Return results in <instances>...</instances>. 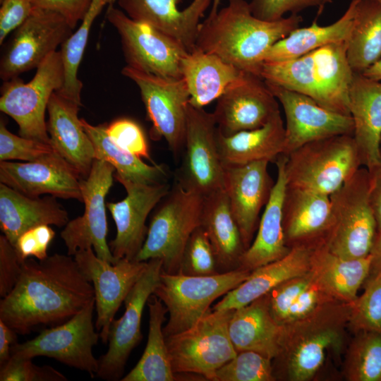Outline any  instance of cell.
<instances>
[{
	"label": "cell",
	"mask_w": 381,
	"mask_h": 381,
	"mask_svg": "<svg viewBox=\"0 0 381 381\" xmlns=\"http://www.w3.org/2000/svg\"><path fill=\"white\" fill-rule=\"evenodd\" d=\"M95 298L92 284L74 258L56 253L28 258L12 291L0 301V320L17 334L70 319Z\"/></svg>",
	"instance_id": "obj_1"
},
{
	"label": "cell",
	"mask_w": 381,
	"mask_h": 381,
	"mask_svg": "<svg viewBox=\"0 0 381 381\" xmlns=\"http://www.w3.org/2000/svg\"><path fill=\"white\" fill-rule=\"evenodd\" d=\"M302 20L298 14L276 21L262 20L252 14L246 0H228L225 7L210 12L200 23L195 47L260 77L266 52L299 28Z\"/></svg>",
	"instance_id": "obj_2"
},
{
	"label": "cell",
	"mask_w": 381,
	"mask_h": 381,
	"mask_svg": "<svg viewBox=\"0 0 381 381\" xmlns=\"http://www.w3.org/2000/svg\"><path fill=\"white\" fill-rule=\"evenodd\" d=\"M350 312L351 303L331 301L284 325L280 351L272 360L276 380H310L322 367L326 351L341 349Z\"/></svg>",
	"instance_id": "obj_3"
},
{
	"label": "cell",
	"mask_w": 381,
	"mask_h": 381,
	"mask_svg": "<svg viewBox=\"0 0 381 381\" xmlns=\"http://www.w3.org/2000/svg\"><path fill=\"white\" fill-rule=\"evenodd\" d=\"M346 42L329 44L294 59L263 62L260 77L306 95L329 110L350 115L348 95L353 72Z\"/></svg>",
	"instance_id": "obj_4"
},
{
	"label": "cell",
	"mask_w": 381,
	"mask_h": 381,
	"mask_svg": "<svg viewBox=\"0 0 381 381\" xmlns=\"http://www.w3.org/2000/svg\"><path fill=\"white\" fill-rule=\"evenodd\" d=\"M205 198L176 183L157 205L137 261L159 259L163 272L179 274L186 245L201 225Z\"/></svg>",
	"instance_id": "obj_5"
},
{
	"label": "cell",
	"mask_w": 381,
	"mask_h": 381,
	"mask_svg": "<svg viewBox=\"0 0 381 381\" xmlns=\"http://www.w3.org/2000/svg\"><path fill=\"white\" fill-rule=\"evenodd\" d=\"M286 156L288 187L327 195L363 167L358 147L350 134L308 143Z\"/></svg>",
	"instance_id": "obj_6"
},
{
	"label": "cell",
	"mask_w": 381,
	"mask_h": 381,
	"mask_svg": "<svg viewBox=\"0 0 381 381\" xmlns=\"http://www.w3.org/2000/svg\"><path fill=\"white\" fill-rule=\"evenodd\" d=\"M370 174L361 167L341 188L329 195L333 216L327 248L344 259L369 255L377 231L370 203Z\"/></svg>",
	"instance_id": "obj_7"
},
{
	"label": "cell",
	"mask_w": 381,
	"mask_h": 381,
	"mask_svg": "<svg viewBox=\"0 0 381 381\" xmlns=\"http://www.w3.org/2000/svg\"><path fill=\"white\" fill-rule=\"evenodd\" d=\"M250 271L236 269L207 276L169 274L162 271L155 294L166 306L169 319L165 337L195 325L210 312L211 304L248 279Z\"/></svg>",
	"instance_id": "obj_8"
},
{
	"label": "cell",
	"mask_w": 381,
	"mask_h": 381,
	"mask_svg": "<svg viewBox=\"0 0 381 381\" xmlns=\"http://www.w3.org/2000/svg\"><path fill=\"white\" fill-rule=\"evenodd\" d=\"M234 311L211 310L191 327L165 337L176 375L193 373L213 380L217 370L236 356L229 334Z\"/></svg>",
	"instance_id": "obj_9"
},
{
	"label": "cell",
	"mask_w": 381,
	"mask_h": 381,
	"mask_svg": "<svg viewBox=\"0 0 381 381\" xmlns=\"http://www.w3.org/2000/svg\"><path fill=\"white\" fill-rule=\"evenodd\" d=\"M64 82L60 51L49 55L28 83H25L18 76L4 81L0 110L17 123L19 135L51 144L45 112L51 96L62 87Z\"/></svg>",
	"instance_id": "obj_10"
},
{
	"label": "cell",
	"mask_w": 381,
	"mask_h": 381,
	"mask_svg": "<svg viewBox=\"0 0 381 381\" xmlns=\"http://www.w3.org/2000/svg\"><path fill=\"white\" fill-rule=\"evenodd\" d=\"M93 298L78 313L58 326L43 329L37 337L11 347V356L29 358L45 356L69 367L87 372L92 377L98 371L99 360L92 353L99 337L95 330Z\"/></svg>",
	"instance_id": "obj_11"
},
{
	"label": "cell",
	"mask_w": 381,
	"mask_h": 381,
	"mask_svg": "<svg viewBox=\"0 0 381 381\" xmlns=\"http://www.w3.org/2000/svg\"><path fill=\"white\" fill-rule=\"evenodd\" d=\"M213 113L188 103L183 155L176 182L204 198L224 190L225 168L217 146Z\"/></svg>",
	"instance_id": "obj_12"
},
{
	"label": "cell",
	"mask_w": 381,
	"mask_h": 381,
	"mask_svg": "<svg viewBox=\"0 0 381 381\" xmlns=\"http://www.w3.org/2000/svg\"><path fill=\"white\" fill-rule=\"evenodd\" d=\"M106 17L119 35L126 66L159 76L182 78L181 61L188 52L178 40L131 19L114 4L107 6Z\"/></svg>",
	"instance_id": "obj_13"
},
{
	"label": "cell",
	"mask_w": 381,
	"mask_h": 381,
	"mask_svg": "<svg viewBox=\"0 0 381 381\" xmlns=\"http://www.w3.org/2000/svg\"><path fill=\"white\" fill-rule=\"evenodd\" d=\"M121 73L138 87L155 138H163L177 156L183 148L190 95L183 78L157 75L126 66Z\"/></svg>",
	"instance_id": "obj_14"
},
{
	"label": "cell",
	"mask_w": 381,
	"mask_h": 381,
	"mask_svg": "<svg viewBox=\"0 0 381 381\" xmlns=\"http://www.w3.org/2000/svg\"><path fill=\"white\" fill-rule=\"evenodd\" d=\"M114 167L109 163L95 159L87 176L80 180L85 211L82 216L68 222L61 232L67 248V255L73 256L78 250L92 248L103 260L114 264L107 241V221L105 199L113 184Z\"/></svg>",
	"instance_id": "obj_15"
},
{
	"label": "cell",
	"mask_w": 381,
	"mask_h": 381,
	"mask_svg": "<svg viewBox=\"0 0 381 381\" xmlns=\"http://www.w3.org/2000/svg\"><path fill=\"white\" fill-rule=\"evenodd\" d=\"M73 30L60 14L34 7L28 19L14 30L1 57L0 78L6 81L37 68Z\"/></svg>",
	"instance_id": "obj_16"
},
{
	"label": "cell",
	"mask_w": 381,
	"mask_h": 381,
	"mask_svg": "<svg viewBox=\"0 0 381 381\" xmlns=\"http://www.w3.org/2000/svg\"><path fill=\"white\" fill-rule=\"evenodd\" d=\"M162 261L147 260V266L124 300L123 315L112 321L109 333L108 349L99 359L97 377L106 380L121 377L131 351L142 339L141 320L145 306L158 284Z\"/></svg>",
	"instance_id": "obj_17"
},
{
	"label": "cell",
	"mask_w": 381,
	"mask_h": 381,
	"mask_svg": "<svg viewBox=\"0 0 381 381\" xmlns=\"http://www.w3.org/2000/svg\"><path fill=\"white\" fill-rule=\"evenodd\" d=\"M73 258L95 291V327L107 344L111 324L121 303L145 272L147 261L122 258L112 264L99 258L92 248L78 250Z\"/></svg>",
	"instance_id": "obj_18"
},
{
	"label": "cell",
	"mask_w": 381,
	"mask_h": 381,
	"mask_svg": "<svg viewBox=\"0 0 381 381\" xmlns=\"http://www.w3.org/2000/svg\"><path fill=\"white\" fill-rule=\"evenodd\" d=\"M265 83L281 104L285 116L283 155H287L313 141L338 135H353V122L350 115L329 110L302 93Z\"/></svg>",
	"instance_id": "obj_19"
},
{
	"label": "cell",
	"mask_w": 381,
	"mask_h": 381,
	"mask_svg": "<svg viewBox=\"0 0 381 381\" xmlns=\"http://www.w3.org/2000/svg\"><path fill=\"white\" fill-rule=\"evenodd\" d=\"M114 178L124 187L126 196L107 204L116 228L115 238L109 246L117 260H135L147 236V218L171 188L167 182L145 184L116 175Z\"/></svg>",
	"instance_id": "obj_20"
},
{
	"label": "cell",
	"mask_w": 381,
	"mask_h": 381,
	"mask_svg": "<svg viewBox=\"0 0 381 381\" xmlns=\"http://www.w3.org/2000/svg\"><path fill=\"white\" fill-rule=\"evenodd\" d=\"M279 111L265 81L244 72L217 99L212 113L219 132L230 135L262 127Z\"/></svg>",
	"instance_id": "obj_21"
},
{
	"label": "cell",
	"mask_w": 381,
	"mask_h": 381,
	"mask_svg": "<svg viewBox=\"0 0 381 381\" xmlns=\"http://www.w3.org/2000/svg\"><path fill=\"white\" fill-rule=\"evenodd\" d=\"M80 176L56 152L31 162L1 161L0 181L31 198L49 195L83 202Z\"/></svg>",
	"instance_id": "obj_22"
},
{
	"label": "cell",
	"mask_w": 381,
	"mask_h": 381,
	"mask_svg": "<svg viewBox=\"0 0 381 381\" xmlns=\"http://www.w3.org/2000/svg\"><path fill=\"white\" fill-rule=\"evenodd\" d=\"M269 163L260 160L224 167V191L246 250L253 241L261 210L274 183L268 172Z\"/></svg>",
	"instance_id": "obj_23"
},
{
	"label": "cell",
	"mask_w": 381,
	"mask_h": 381,
	"mask_svg": "<svg viewBox=\"0 0 381 381\" xmlns=\"http://www.w3.org/2000/svg\"><path fill=\"white\" fill-rule=\"evenodd\" d=\"M212 0H117L131 19L176 39L188 52L195 47L200 19Z\"/></svg>",
	"instance_id": "obj_24"
},
{
	"label": "cell",
	"mask_w": 381,
	"mask_h": 381,
	"mask_svg": "<svg viewBox=\"0 0 381 381\" xmlns=\"http://www.w3.org/2000/svg\"><path fill=\"white\" fill-rule=\"evenodd\" d=\"M333 216L329 195L288 187L283 205V228L289 248L325 245Z\"/></svg>",
	"instance_id": "obj_25"
},
{
	"label": "cell",
	"mask_w": 381,
	"mask_h": 381,
	"mask_svg": "<svg viewBox=\"0 0 381 381\" xmlns=\"http://www.w3.org/2000/svg\"><path fill=\"white\" fill-rule=\"evenodd\" d=\"M348 97L353 136L363 167L371 171L381 166V80L353 73Z\"/></svg>",
	"instance_id": "obj_26"
},
{
	"label": "cell",
	"mask_w": 381,
	"mask_h": 381,
	"mask_svg": "<svg viewBox=\"0 0 381 381\" xmlns=\"http://www.w3.org/2000/svg\"><path fill=\"white\" fill-rule=\"evenodd\" d=\"M286 160V156L282 155L274 162L276 181L260 219L257 234L242 255L238 269L252 272L282 258L291 250L286 243L283 228V205L287 188Z\"/></svg>",
	"instance_id": "obj_27"
},
{
	"label": "cell",
	"mask_w": 381,
	"mask_h": 381,
	"mask_svg": "<svg viewBox=\"0 0 381 381\" xmlns=\"http://www.w3.org/2000/svg\"><path fill=\"white\" fill-rule=\"evenodd\" d=\"M80 107L54 92L47 106V128L55 152L80 176L86 178L95 159V152L78 118Z\"/></svg>",
	"instance_id": "obj_28"
},
{
	"label": "cell",
	"mask_w": 381,
	"mask_h": 381,
	"mask_svg": "<svg viewBox=\"0 0 381 381\" xmlns=\"http://www.w3.org/2000/svg\"><path fill=\"white\" fill-rule=\"evenodd\" d=\"M56 198L49 195L31 198L0 183V228L13 247L18 238L32 227L66 226L68 212Z\"/></svg>",
	"instance_id": "obj_29"
},
{
	"label": "cell",
	"mask_w": 381,
	"mask_h": 381,
	"mask_svg": "<svg viewBox=\"0 0 381 381\" xmlns=\"http://www.w3.org/2000/svg\"><path fill=\"white\" fill-rule=\"evenodd\" d=\"M313 249L294 247L282 258L255 269L247 279L227 292L212 310L238 309L265 296L280 283L307 273Z\"/></svg>",
	"instance_id": "obj_30"
},
{
	"label": "cell",
	"mask_w": 381,
	"mask_h": 381,
	"mask_svg": "<svg viewBox=\"0 0 381 381\" xmlns=\"http://www.w3.org/2000/svg\"><path fill=\"white\" fill-rule=\"evenodd\" d=\"M229 334L237 351H253L274 359L279 353L283 325L272 317L265 296L234 310Z\"/></svg>",
	"instance_id": "obj_31"
},
{
	"label": "cell",
	"mask_w": 381,
	"mask_h": 381,
	"mask_svg": "<svg viewBox=\"0 0 381 381\" xmlns=\"http://www.w3.org/2000/svg\"><path fill=\"white\" fill-rule=\"evenodd\" d=\"M217 146L224 167L260 160L275 162L284 154L285 128L280 111L262 127L224 135L217 128Z\"/></svg>",
	"instance_id": "obj_32"
},
{
	"label": "cell",
	"mask_w": 381,
	"mask_h": 381,
	"mask_svg": "<svg viewBox=\"0 0 381 381\" xmlns=\"http://www.w3.org/2000/svg\"><path fill=\"white\" fill-rule=\"evenodd\" d=\"M181 69L190 95L189 104L198 108L217 99L245 72L197 47L182 59Z\"/></svg>",
	"instance_id": "obj_33"
},
{
	"label": "cell",
	"mask_w": 381,
	"mask_h": 381,
	"mask_svg": "<svg viewBox=\"0 0 381 381\" xmlns=\"http://www.w3.org/2000/svg\"><path fill=\"white\" fill-rule=\"evenodd\" d=\"M201 226L212 246L219 272L238 269L246 248L224 190L205 198Z\"/></svg>",
	"instance_id": "obj_34"
},
{
	"label": "cell",
	"mask_w": 381,
	"mask_h": 381,
	"mask_svg": "<svg viewBox=\"0 0 381 381\" xmlns=\"http://www.w3.org/2000/svg\"><path fill=\"white\" fill-rule=\"evenodd\" d=\"M370 264V255L363 258L344 259L322 245L313 250L310 271L333 299L351 303L368 276Z\"/></svg>",
	"instance_id": "obj_35"
},
{
	"label": "cell",
	"mask_w": 381,
	"mask_h": 381,
	"mask_svg": "<svg viewBox=\"0 0 381 381\" xmlns=\"http://www.w3.org/2000/svg\"><path fill=\"white\" fill-rule=\"evenodd\" d=\"M357 1L351 0L344 14L330 25H320L315 19L308 27L295 29L268 49L263 62L294 59L325 45L347 42Z\"/></svg>",
	"instance_id": "obj_36"
},
{
	"label": "cell",
	"mask_w": 381,
	"mask_h": 381,
	"mask_svg": "<svg viewBox=\"0 0 381 381\" xmlns=\"http://www.w3.org/2000/svg\"><path fill=\"white\" fill-rule=\"evenodd\" d=\"M149 331L144 352L135 367L121 381H174L176 374L173 371L163 324L168 310L155 295L149 298Z\"/></svg>",
	"instance_id": "obj_37"
},
{
	"label": "cell",
	"mask_w": 381,
	"mask_h": 381,
	"mask_svg": "<svg viewBox=\"0 0 381 381\" xmlns=\"http://www.w3.org/2000/svg\"><path fill=\"white\" fill-rule=\"evenodd\" d=\"M346 57L353 73H363L381 60V3L377 0H358Z\"/></svg>",
	"instance_id": "obj_38"
},
{
	"label": "cell",
	"mask_w": 381,
	"mask_h": 381,
	"mask_svg": "<svg viewBox=\"0 0 381 381\" xmlns=\"http://www.w3.org/2000/svg\"><path fill=\"white\" fill-rule=\"evenodd\" d=\"M80 121L93 144L95 159L111 164L116 171L114 175L145 184L166 182L167 172L162 164H147L141 158L120 147L107 133V124L94 126L84 119H80Z\"/></svg>",
	"instance_id": "obj_39"
},
{
	"label": "cell",
	"mask_w": 381,
	"mask_h": 381,
	"mask_svg": "<svg viewBox=\"0 0 381 381\" xmlns=\"http://www.w3.org/2000/svg\"><path fill=\"white\" fill-rule=\"evenodd\" d=\"M116 0H92L88 11L76 31L61 44V54L64 68V82L56 93L82 106L83 83L78 77V71L87 43L91 27L105 6Z\"/></svg>",
	"instance_id": "obj_40"
},
{
	"label": "cell",
	"mask_w": 381,
	"mask_h": 381,
	"mask_svg": "<svg viewBox=\"0 0 381 381\" xmlns=\"http://www.w3.org/2000/svg\"><path fill=\"white\" fill-rule=\"evenodd\" d=\"M346 349L342 373L348 381H381V334H354Z\"/></svg>",
	"instance_id": "obj_41"
},
{
	"label": "cell",
	"mask_w": 381,
	"mask_h": 381,
	"mask_svg": "<svg viewBox=\"0 0 381 381\" xmlns=\"http://www.w3.org/2000/svg\"><path fill=\"white\" fill-rule=\"evenodd\" d=\"M272 359L253 351H242L215 373L213 381H274Z\"/></svg>",
	"instance_id": "obj_42"
},
{
	"label": "cell",
	"mask_w": 381,
	"mask_h": 381,
	"mask_svg": "<svg viewBox=\"0 0 381 381\" xmlns=\"http://www.w3.org/2000/svg\"><path fill=\"white\" fill-rule=\"evenodd\" d=\"M363 286V294L351 303L348 328L353 334H381V278L365 281Z\"/></svg>",
	"instance_id": "obj_43"
},
{
	"label": "cell",
	"mask_w": 381,
	"mask_h": 381,
	"mask_svg": "<svg viewBox=\"0 0 381 381\" xmlns=\"http://www.w3.org/2000/svg\"><path fill=\"white\" fill-rule=\"evenodd\" d=\"M219 273L214 252L205 229L198 226L190 235L183 253L180 273L207 276Z\"/></svg>",
	"instance_id": "obj_44"
},
{
	"label": "cell",
	"mask_w": 381,
	"mask_h": 381,
	"mask_svg": "<svg viewBox=\"0 0 381 381\" xmlns=\"http://www.w3.org/2000/svg\"><path fill=\"white\" fill-rule=\"evenodd\" d=\"M51 144L16 135L0 121V161L18 159L31 162L54 152Z\"/></svg>",
	"instance_id": "obj_45"
},
{
	"label": "cell",
	"mask_w": 381,
	"mask_h": 381,
	"mask_svg": "<svg viewBox=\"0 0 381 381\" xmlns=\"http://www.w3.org/2000/svg\"><path fill=\"white\" fill-rule=\"evenodd\" d=\"M312 279L313 275L309 270L304 274L280 283L265 295L270 311L279 325L284 324L291 306Z\"/></svg>",
	"instance_id": "obj_46"
},
{
	"label": "cell",
	"mask_w": 381,
	"mask_h": 381,
	"mask_svg": "<svg viewBox=\"0 0 381 381\" xmlns=\"http://www.w3.org/2000/svg\"><path fill=\"white\" fill-rule=\"evenodd\" d=\"M106 131L122 149L141 159L151 160L146 137L135 121L127 118L118 119L107 125Z\"/></svg>",
	"instance_id": "obj_47"
},
{
	"label": "cell",
	"mask_w": 381,
	"mask_h": 381,
	"mask_svg": "<svg viewBox=\"0 0 381 381\" xmlns=\"http://www.w3.org/2000/svg\"><path fill=\"white\" fill-rule=\"evenodd\" d=\"M333 0H251L249 2L252 14L262 20L276 21L287 13L298 14L308 8L317 7L320 16L325 6Z\"/></svg>",
	"instance_id": "obj_48"
},
{
	"label": "cell",
	"mask_w": 381,
	"mask_h": 381,
	"mask_svg": "<svg viewBox=\"0 0 381 381\" xmlns=\"http://www.w3.org/2000/svg\"><path fill=\"white\" fill-rule=\"evenodd\" d=\"M1 381H65L66 377L50 365H37L29 358L10 359L0 367Z\"/></svg>",
	"instance_id": "obj_49"
},
{
	"label": "cell",
	"mask_w": 381,
	"mask_h": 381,
	"mask_svg": "<svg viewBox=\"0 0 381 381\" xmlns=\"http://www.w3.org/2000/svg\"><path fill=\"white\" fill-rule=\"evenodd\" d=\"M54 236L55 231L49 225H39L23 233L18 238L14 248L23 262L30 257L42 260L49 256L48 248Z\"/></svg>",
	"instance_id": "obj_50"
},
{
	"label": "cell",
	"mask_w": 381,
	"mask_h": 381,
	"mask_svg": "<svg viewBox=\"0 0 381 381\" xmlns=\"http://www.w3.org/2000/svg\"><path fill=\"white\" fill-rule=\"evenodd\" d=\"M23 262L4 235L0 236V296H7L16 284Z\"/></svg>",
	"instance_id": "obj_51"
},
{
	"label": "cell",
	"mask_w": 381,
	"mask_h": 381,
	"mask_svg": "<svg viewBox=\"0 0 381 381\" xmlns=\"http://www.w3.org/2000/svg\"><path fill=\"white\" fill-rule=\"evenodd\" d=\"M331 301L336 300L329 296L313 277L311 282L301 291L291 306L284 325L308 316L322 305Z\"/></svg>",
	"instance_id": "obj_52"
},
{
	"label": "cell",
	"mask_w": 381,
	"mask_h": 381,
	"mask_svg": "<svg viewBox=\"0 0 381 381\" xmlns=\"http://www.w3.org/2000/svg\"><path fill=\"white\" fill-rule=\"evenodd\" d=\"M0 44L7 35L20 27L32 13V0H0Z\"/></svg>",
	"instance_id": "obj_53"
},
{
	"label": "cell",
	"mask_w": 381,
	"mask_h": 381,
	"mask_svg": "<svg viewBox=\"0 0 381 381\" xmlns=\"http://www.w3.org/2000/svg\"><path fill=\"white\" fill-rule=\"evenodd\" d=\"M92 1V0H32L34 7L60 14L73 30L85 17Z\"/></svg>",
	"instance_id": "obj_54"
},
{
	"label": "cell",
	"mask_w": 381,
	"mask_h": 381,
	"mask_svg": "<svg viewBox=\"0 0 381 381\" xmlns=\"http://www.w3.org/2000/svg\"><path fill=\"white\" fill-rule=\"evenodd\" d=\"M369 172L370 174V203L376 220L377 230L381 231V166Z\"/></svg>",
	"instance_id": "obj_55"
},
{
	"label": "cell",
	"mask_w": 381,
	"mask_h": 381,
	"mask_svg": "<svg viewBox=\"0 0 381 381\" xmlns=\"http://www.w3.org/2000/svg\"><path fill=\"white\" fill-rule=\"evenodd\" d=\"M17 343V333L0 320V367L11 358V347Z\"/></svg>",
	"instance_id": "obj_56"
},
{
	"label": "cell",
	"mask_w": 381,
	"mask_h": 381,
	"mask_svg": "<svg viewBox=\"0 0 381 381\" xmlns=\"http://www.w3.org/2000/svg\"><path fill=\"white\" fill-rule=\"evenodd\" d=\"M369 255L370 270L365 281L381 278V231L377 230Z\"/></svg>",
	"instance_id": "obj_57"
},
{
	"label": "cell",
	"mask_w": 381,
	"mask_h": 381,
	"mask_svg": "<svg viewBox=\"0 0 381 381\" xmlns=\"http://www.w3.org/2000/svg\"><path fill=\"white\" fill-rule=\"evenodd\" d=\"M363 74L372 79L381 80V60L365 70Z\"/></svg>",
	"instance_id": "obj_58"
},
{
	"label": "cell",
	"mask_w": 381,
	"mask_h": 381,
	"mask_svg": "<svg viewBox=\"0 0 381 381\" xmlns=\"http://www.w3.org/2000/svg\"><path fill=\"white\" fill-rule=\"evenodd\" d=\"M220 1H221V0H212V9H211L210 12L214 13V12H216V11H218V8H219Z\"/></svg>",
	"instance_id": "obj_59"
},
{
	"label": "cell",
	"mask_w": 381,
	"mask_h": 381,
	"mask_svg": "<svg viewBox=\"0 0 381 381\" xmlns=\"http://www.w3.org/2000/svg\"><path fill=\"white\" fill-rule=\"evenodd\" d=\"M378 1H380L381 3V0H377Z\"/></svg>",
	"instance_id": "obj_60"
},
{
	"label": "cell",
	"mask_w": 381,
	"mask_h": 381,
	"mask_svg": "<svg viewBox=\"0 0 381 381\" xmlns=\"http://www.w3.org/2000/svg\"><path fill=\"white\" fill-rule=\"evenodd\" d=\"M380 147H381V143H380Z\"/></svg>",
	"instance_id": "obj_61"
}]
</instances>
